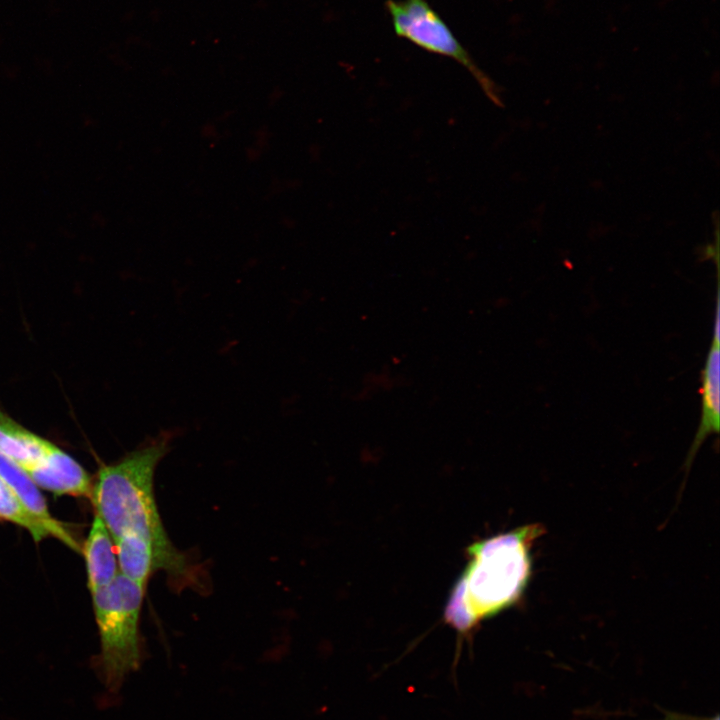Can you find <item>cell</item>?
I'll return each mask as SVG.
<instances>
[{
    "instance_id": "6",
    "label": "cell",
    "mask_w": 720,
    "mask_h": 720,
    "mask_svg": "<svg viewBox=\"0 0 720 720\" xmlns=\"http://www.w3.org/2000/svg\"><path fill=\"white\" fill-rule=\"evenodd\" d=\"M720 311L717 291L713 337L702 370L701 418L691 447L692 458L702 442L713 433H718L720 425Z\"/></svg>"
},
{
    "instance_id": "3",
    "label": "cell",
    "mask_w": 720,
    "mask_h": 720,
    "mask_svg": "<svg viewBox=\"0 0 720 720\" xmlns=\"http://www.w3.org/2000/svg\"><path fill=\"white\" fill-rule=\"evenodd\" d=\"M91 594L101 646L96 670L105 688L116 692L141 664L139 621L145 586L119 572Z\"/></svg>"
},
{
    "instance_id": "11",
    "label": "cell",
    "mask_w": 720,
    "mask_h": 720,
    "mask_svg": "<svg viewBox=\"0 0 720 720\" xmlns=\"http://www.w3.org/2000/svg\"><path fill=\"white\" fill-rule=\"evenodd\" d=\"M0 518L27 529L35 541L50 535L46 527L22 505L1 478Z\"/></svg>"
},
{
    "instance_id": "1",
    "label": "cell",
    "mask_w": 720,
    "mask_h": 720,
    "mask_svg": "<svg viewBox=\"0 0 720 720\" xmlns=\"http://www.w3.org/2000/svg\"><path fill=\"white\" fill-rule=\"evenodd\" d=\"M172 435L160 433L118 462L103 466L92 485L91 499L113 541L140 539L154 550L156 569L180 590L199 585V575L187 556L170 541L154 496V474L170 448Z\"/></svg>"
},
{
    "instance_id": "4",
    "label": "cell",
    "mask_w": 720,
    "mask_h": 720,
    "mask_svg": "<svg viewBox=\"0 0 720 720\" xmlns=\"http://www.w3.org/2000/svg\"><path fill=\"white\" fill-rule=\"evenodd\" d=\"M385 6L397 36L409 40L425 51L457 61L474 77L489 99L500 104L492 80L478 67L426 0H387Z\"/></svg>"
},
{
    "instance_id": "5",
    "label": "cell",
    "mask_w": 720,
    "mask_h": 720,
    "mask_svg": "<svg viewBox=\"0 0 720 720\" xmlns=\"http://www.w3.org/2000/svg\"><path fill=\"white\" fill-rule=\"evenodd\" d=\"M26 473L38 487L57 495L91 496L92 483L87 472L53 444Z\"/></svg>"
},
{
    "instance_id": "10",
    "label": "cell",
    "mask_w": 720,
    "mask_h": 720,
    "mask_svg": "<svg viewBox=\"0 0 720 720\" xmlns=\"http://www.w3.org/2000/svg\"><path fill=\"white\" fill-rule=\"evenodd\" d=\"M119 572L125 577L146 586L151 574L157 570L155 554L147 542L135 538L114 541Z\"/></svg>"
},
{
    "instance_id": "8",
    "label": "cell",
    "mask_w": 720,
    "mask_h": 720,
    "mask_svg": "<svg viewBox=\"0 0 720 720\" xmlns=\"http://www.w3.org/2000/svg\"><path fill=\"white\" fill-rule=\"evenodd\" d=\"M90 592L107 586L119 573L111 534L96 514L83 549Z\"/></svg>"
},
{
    "instance_id": "7",
    "label": "cell",
    "mask_w": 720,
    "mask_h": 720,
    "mask_svg": "<svg viewBox=\"0 0 720 720\" xmlns=\"http://www.w3.org/2000/svg\"><path fill=\"white\" fill-rule=\"evenodd\" d=\"M0 478L10 488L22 505L38 519L49 534L79 551V546L64 525L49 512L38 486L13 460L0 454Z\"/></svg>"
},
{
    "instance_id": "2",
    "label": "cell",
    "mask_w": 720,
    "mask_h": 720,
    "mask_svg": "<svg viewBox=\"0 0 720 720\" xmlns=\"http://www.w3.org/2000/svg\"><path fill=\"white\" fill-rule=\"evenodd\" d=\"M543 532L526 525L470 546V556L449 598L446 621L467 634L484 619L510 607L524 592L531 574V548Z\"/></svg>"
},
{
    "instance_id": "9",
    "label": "cell",
    "mask_w": 720,
    "mask_h": 720,
    "mask_svg": "<svg viewBox=\"0 0 720 720\" xmlns=\"http://www.w3.org/2000/svg\"><path fill=\"white\" fill-rule=\"evenodd\" d=\"M51 444L0 413V454L25 472L43 458Z\"/></svg>"
}]
</instances>
